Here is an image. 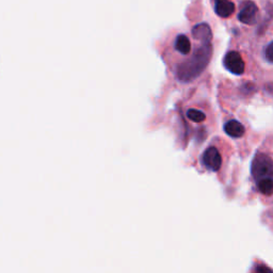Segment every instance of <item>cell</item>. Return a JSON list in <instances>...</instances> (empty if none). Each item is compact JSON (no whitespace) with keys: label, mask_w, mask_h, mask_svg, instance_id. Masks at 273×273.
Wrapping results in <instances>:
<instances>
[{"label":"cell","mask_w":273,"mask_h":273,"mask_svg":"<svg viewBox=\"0 0 273 273\" xmlns=\"http://www.w3.org/2000/svg\"><path fill=\"white\" fill-rule=\"evenodd\" d=\"M211 55V43H202V46L197 50L188 61L183 62L178 66L176 70L178 80L182 82H190L195 80L209 63Z\"/></svg>","instance_id":"1"},{"label":"cell","mask_w":273,"mask_h":273,"mask_svg":"<svg viewBox=\"0 0 273 273\" xmlns=\"http://www.w3.org/2000/svg\"><path fill=\"white\" fill-rule=\"evenodd\" d=\"M256 13L257 6L253 1H248L243 5L238 14V19L242 24L253 25L256 23Z\"/></svg>","instance_id":"5"},{"label":"cell","mask_w":273,"mask_h":273,"mask_svg":"<svg viewBox=\"0 0 273 273\" xmlns=\"http://www.w3.org/2000/svg\"><path fill=\"white\" fill-rule=\"evenodd\" d=\"M252 175L255 181L273 177V160L265 154H257L252 162Z\"/></svg>","instance_id":"2"},{"label":"cell","mask_w":273,"mask_h":273,"mask_svg":"<svg viewBox=\"0 0 273 273\" xmlns=\"http://www.w3.org/2000/svg\"><path fill=\"white\" fill-rule=\"evenodd\" d=\"M225 68L234 75H242L244 73V62L242 57L237 52H228L223 60Z\"/></svg>","instance_id":"3"},{"label":"cell","mask_w":273,"mask_h":273,"mask_svg":"<svg viewBox=\"0 0 273 273\" xmlns=\"http://www.w3.org/2000/svg\"><path fill=\"white\" fill-rule=\"evenodd\" d=\"M192 35L196 40H199L202 43H211V39H212L211 29L210 27L205 23H201L193 27Z\"/></svg>","instance_id":"6"},{"label":"cell","mask_w":273,"mask_h":273,"mask_svg":"<svg viewBox=\"0 0 273 273\" xmlns=\"http://www.w3.org/2000/svg\"><path fill=\"white\" fill-rule=\"evenodd\" d=\"M224 132L229 136H232V138H240V136L244 135L246 129H244V126L239 123L238 121L232 120L224 125Z\"/></svg>","instance_id":"8"},{"label":"cell","mask_w":273,"mask_h":273,"mask_svg":"<svg viewBox=\"0 0 273 273\" xmlns=\"http://www.w3.org/2000/svg\"><path fill=\"white\" fill-rule=\"evenodd\" d=\"M265 57H266V59H267L268 62L273 63V42H271L270 44L267 47H266Z\"/></svg>","instance_id":"12"},{"label":"cell","mask_w":273,"mask_h":273,"mask_svg":"<svg viewBox=\"0 0 273 273\" xmlns=\"http://www.w3.org/2000/svg\"><path fill=\"white\" fill-rule=\"evenodd\" d=\"M214 12L222 18H227L235 12V4L229 0H214Z\"/></svg>","instance_id":"7"},{"label":"cell","mask_w":273,"mask_h":273,"mask_svg":"<svg viewBox=\"0 0 273 273\" xmlns=\"http://www.w3.org/2000/svg\"><path fill=\"white\" fill-rule=\"evenodd\" d=\"M175 49L182 55H188L191 52V43L184 34H179L175 41Z\"/></svg>","instance_id":"9"},{"label":"cell","mask_w":273,"mask_h":273,"mask_svg":"<svg viewBox=\"0 0 273 273\" xmlns=\"http://www.w3.org/2000/svg\"><path fill=\"white\" fill-rule=\"evenodd\" d=\"M257 188L264 196L273 195V177H266L257 181Z\"/></svg>","instance_id":"10"},{"label":"cell","mask_w":273,"mask_h":273,"mask_svg":"<svg viewBox=\"0 0 273 273\" xmlns=\"http://www.w3.org/2000/svg\"><path fill=\"white\" fill-rule=\"evenodd\" d=\"M256 271L257 272H265V271H272V270L267 267H258V268H256Z\"/></svg>","instance_id":"13"},{"label":"cell","mask_w":273,"mask_h":273,"mask_svg":"<svg viewBox=\"0 0 273 273\" xmlns=\"http://www.w3.org/2000/svg\"><path fill=\"white\" fill-rule=\"evenodd\" d=\"M187 117L192 122H196V123H201V122L205 121L206 119L205 113L197 109H189L187 111Z\"/></svg>","instance_id":"11"},{"label":"cell","mask_w":273,"mask_h":273,"mask_svg":"<svg viewBox=\"0 0 273 273\" xmlns=\"http://www.w3.org/2000/svg\"><path fill=\"white\" fill-rule=\"evenodd\" d=\"M203 163L204 166L209 169L211 171H214L217 172L220 170L221 166H222V158H221V155L219 153V150L213 147V146H210L208 147L204 154H203Z\"/></svg>","instance_id":"4"}]
</instances>
